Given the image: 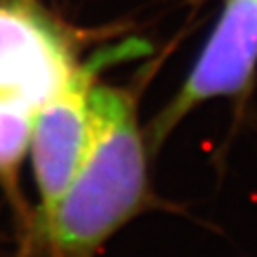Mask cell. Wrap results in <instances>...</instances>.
<instances>
[{"instance_id":"5b68a950","label":"cell","mask_w":257,"mask_h":257,"mask_svg":"<svg viewBox=\"0 0 257 257\" xmlns=\"http://www.w3.org/2000/svg\"><path fill=\"white\" fill-rule=\"evenodd\" d=\"M38 105L18 93H0V175L12 179L31 143Z\"/></svg>"},{"instance_id":"277c9868","label":"cell","mask_w":257,"mask_h":257,"mask_svg":"<svg viewBox=\"0 0 257 257\" xmlns=\"http://www.w3.org/2000/svg\"><path fill=\"white\" fill-rule=\"evenodd\" d=\"M76 67L69 40L44 14L23 2L0 4V93L40 107Z\"/></svg>"},{"instance_id":"6da1fadb","label":"cell","mask_w":257,"mask_h":257,"mask_svg":"<svg viewBox=\"0 0 257 257\" xmlns=\"http://www.w3.org/2000/svg\"><path fill=\"white\" fill-rule=\"evenodd\" d=\"M90 141L61 200L42 219L61 257H92L151 202L147 145L134 95L93 86Z\"/></svg>"},{"instance_id":"3957f363","label":"cell","mask_w":257,"mask_h":257,"mask_svg":"<svg viewBox=\"0 0 257 257\" xmlns=\"http://www.w3.org/2000/svg\"><path fill=\"white\" fill-rule=\"evenodd\" d=\"M257 65V0H225V8L191 74L147 132L156 151L191 110L213 99L246 93Z\"/></svg>"},{"instance_id":"7a4b0ae2","label":"cell","mask_w":257,"mask_h":257,"mask_svg":"<svg viewBox=\"0 0 257 257\" xmlns=\"http://www.w3.org/2000/svg\"><path fill=\"white\" fill-rule=\"evenodd\" d=\"M114 57H124V48H110L78 65L69 80L37 109L31 132V158L40 196L42 219L61 200L73 181L90 141V95L95 74Z\"/></svg>"},{"instance_id":"8992f818","label":"cell","mask_w":257,"mask_h":257,"mask_svg":"<svg viewBox=\"0 0 257 257\" xmlns=\"http://www.w3.org/2000/svg\"><path fill=\"white\" fill-rule=\"evenodd\" d=\"M198 2H200V0H198Z\"/></svg>"}]
</instances>
